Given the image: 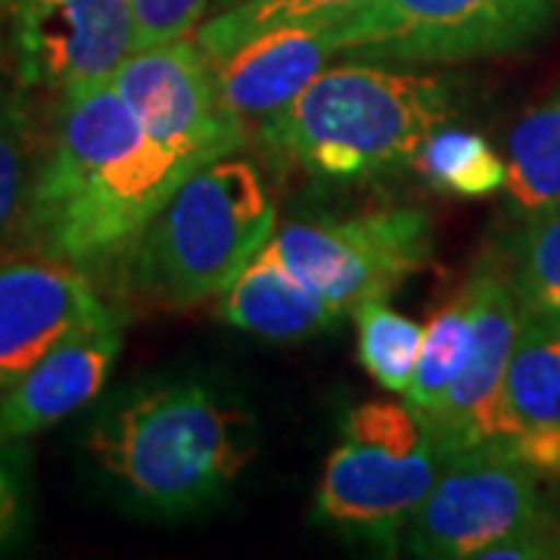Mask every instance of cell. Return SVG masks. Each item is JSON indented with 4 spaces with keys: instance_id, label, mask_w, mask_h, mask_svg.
<instances>
[{
    "instance_id": "6da1fadb",
    "label": "cell",
    "mask_w": 560,
    "mask_h": 560,
    "mask_svg": "<svg viewBox=\"0 0 560 560\" xmlns=\"http://www.w3.org/2000/svg\"><path fill=\"white\" fill-rule=\"evenodd\" d=\"M62 101L57 143L40 165L25 228L47 256L84 265L138 241L190 175L150 140L113 81Z\"/></svg>"
},
{
    "instance_id": "7a4b0ae2",
    "label": "cell",
    "mask_w": 560,
    "mask_h": 560,
    "mask_svg": "<svg viewBox=\"0 0 560 560\" xmlns=\"http://www.w3.org/2000/svg\"><path fill=\"white\" fill-rule=\"evenodd\" d=\"M452 116L445 81L346 62L324 69L296 101L259 121V138L315 178L361 180L408 165Z\"/></svg>"
},
{
    "instance_id": "3957f363",
    "label": "cell",
    "mask_w": 560,
    "mask_h": 560,
    "mask_svg": "<svg viewBox=\"0 0 560 560\" xmlns=\"http://www.w3.org/2000/svg\"><path fill=\"white\" fill-rule=\"evenodd\" d=\"M246 423L202 383H165L119 405L91 436L101 467L153 514H197L249 460Z\"/></svg>"
},
{
    "instance_id": "277c9868",
    "label": "cell",
    "mask_w": 560,
    "mask_h": 560,
    "mask_svg": "<svg viewBox=\"0 0 560 560\" xmlns=\"http://www.w3.org/2000/svg\"><path fill=\"white\" fill-rule=\"evenodd\" d=\"M278 231L259 168L231 153L197 168L135 241L131 278L162 308L219 300Z\"/></svg>"
},
{
    "instance_id": "5b68a950",
    "label": "cell",
    "mask_w": 560,
    "mask_h": 560,
    "mask_svg": "<svg viewBox=\"0 0 560 560\" xmlns=\"http://www.w3.org/2000/svg\"><path fill=\"white\" fill-rule=\"evenodd\" d=\"M448 452L408 401H368L349 411L315 495V517L355 539L396 545Z\"/></svg>"
},
{
    "instance_id": "8992f818",
    "label": "cell",
    "mask_w": 560,
    "mask_h": 560,
    "mask_svg": "<svg viewBox=\"0 0 560 560\" xmlns=\"http://www.w3.org/2000/svg\"><path fill=\"white\" fill-rule=\"evenodd\" d=\"M555 0H361L324 25L337 54L399 62H470L533 47Z\"/></svg>"
},
{
    "instance_id": "52a82bcc",
    "label": "cell",
    "mask_w": 560,
    "mask_h": 560,
    "mask_svg": "<svg viewBox=\"0 0 560 560\" xmlns=\"http://www.w3.org/2000/svg\"><path fill=\"white\" fill-rule=\"evenodd\" d=\"M275 259L340 315L386 300L433 256V224L420 209H377L349 219L290 221L268 243Z\"/></svg>"
},
{
    "instance_id": "ba28073f",
    "label": "cell",
    "mask_w": 560,
    "mask_h": 560,
    "mask_svg": "<svg viewBox=\"0 0 560 560\" xmlns=\"http://www.w3.org/2000/svg\"><path fill=\"white\" fill-rule=\"evenodd\" d=\"M539 474L489 448L448 455L401 545L415 558H480L492 541L548 517Z\"/></svg>"
},
{
    "instance_id": "9c48e42d",
    "label": "cell",
    "mask_w": 560,
    "mask_h": 560,
    "mask_svg": "<svg viewBox=\"0 0 560 560\" xmlns=\"http://www.w3.org/2000/svg\"><path fill=\"white\" fill-rule=\"evenodd\" d=\"M113 84L131 103L150 140L187 175L234 153L246 140V128L219 103L212 66L194 35L135 50Z\"/></svg>"
},
{
    "instance_id": "30bf717a",
    "label": "cell",
    "mask_w": 560,
    "mask_h": 560,
    "mask_svg": "<svg viewBox=\"0 0 560 560\" xmlns=\"http://www.w3.org/2000/svg\"><path fill=\"white\" fill-rule=\"evenodd\" d=\"M470 312V346L464 368L442 401L423 415L448 455L501 445V389L514 342L521 337L523 308L499 265H482L464 283Z\"/></svg>"
},
{
    "instance_id": "8fae6325",
    "label": "cell",
    "mask_w": 560,
    "mask_h": 560,
    "mask_svg": "<svg viewBox=\"0 0 560 560\" xmlns=\"http://www.w3.org/2000/svg\"><path fill=\"white\" fill-rule=\"evenodd\" d=\"M20 75L62 97L113 81L135 54L131 0H20Z\"/></svg>"
},
{
    "instance_id": "7c38bea8",
    "label": "cell",
    "mask_w": 560,
    "mask_h": 560,
    "mask_svg": "<svg viewBox=\"0 0 560 560\" xmlns=\"http://www.w3.org/2000/svg\"><path fill=\"white\" fill-rule=\"evenodd\" d=\"M79 265L57 256H0V389L72 330L109 318Z\"/></svg>"
},
{
    "instance_id": "4fadbf2b",
    "label": "cell",
    "mask_w": 560,
    "mask_h": 560,
    "mask_svg": "<svg viewBox=\"0 0 560 560\" xmlns=\"http://www.w3.org/2000/svg\"><path fill=\"white\" fill-rule=\"evenodd\" d=\"M121 352L116 315L72 330L50 346L20 381L0 389V440L20 442L97 399Z\"/></svg>"
},
{
    "instance_id": "5bb4252c",
    "label": "cell",
    "mask_w": 560,
    "mask_h": 560,
    "mask_svg": "<svg viewBox=\"0 0 560 560\" xmlns=\"http://www.w3.org/2000/svg\"><path fill=\"white\" fill-rule=\"evenodd\" d=\"M499 452L560 477V320L523 318L501 389Z\"/></svg>"
},
{
    "instance_id": "9a60e30c",
    "label": "cell",
    "mask_w": 560,
    "mask_h": 560,
    "mask_svg": "<svg viewBox=\"0 0 560 560\" xmlns=\"http://www.w3.org/2000/svg\"><path fill=\"white\" fill-rule=\"evenodd\" d=\"M337 57L324 25L318 28H278L246 40L231 57L212 66L215 94L228 116L241 121H265L296 101L302 91Z\"/></svg>"
},
{
    "instance_id": "2e32d148",
    "label": "cell",
    "mask_w": 560,
    "mask_h": 560,
    "mask_svg": "<svg viewBox=\"0 0 560 560\" xmlns=\"http://www.w3.org/2000/svg\"><path fill=\"white\" fill-rule=\"evenodd\" d=\"M219 315L231 327L265 340H302L334 327L340 312L293 278L265 246L219 296Z\"/></svg>"
},
{
    "instance_id": "e0dca14e",
    "label": "cell",
    "mask_w": 560,
    "mask_h": 560,
    "mask_svg": "<svg viewBox=\"0 0 560 560\" xmlns=\"http://www.w3.org/2000/svg\"><path fill=\"white\" fill-rule=\"evenodd\" d=\"M508 202L533 219L560 202V81L526 109L508 138Z\"/></svg>"
},
{
    "instance_id": "ac0fdd59",
    "label": "cell",
    "mask_w": 560,
    "mask_h": 560,
    "mask_svg": "<svg viewBox=\"0 0 560 560\" xmlns=\"http://www.w3.org/2000/svg\"><path fill=\"white\" fill-rule=\"evenodd\" d=\"M361 0H237L212 13L197 28V44L209 66L231 57L246 40L278 28H318L355 10Z\"/></svg>"
},
{
    "instance_id": "d6986e66",
    "label": "cell",
    "mask_w": 560,
    "mask_h": 560,
    "mask_svg": "<svg viewBox=\"0 0 560 560\" xmlns=\"http://www.w3.org/2000/svg\"><path fill=\"white\" fill-rule=\"evenodd\" d=\"M411 165H418L420 175L433 187L460 200L495 197L508 180V160L489 147V140L452 125H442L423 140Z\"/></svg>"
},
{
    "instance_id": "ffe728a7",
    "label": "cell",
    "mask_w": 560,
    "mask_h": 560,
    "mask_svg": "<svg viewBox=\"0 0 560 560\" xmlns=\"http://www.w3.org/2000/svg\"><path fill=\"white\" fill-rule=\"evenodd\" d=\"M523 221L504 275L526 318L560 320V202Z\"/></svg>"
},
{
    "instance_id": "44dd1931",
    "label": "cell",
    "mask_w": 560,
    "mask_h": 560,
    "mask_svg": "<svg viewBox=\"0 0 560 560\" xmlns=\"http://www.w3.org/2000/svg\"><path fill=\"white\" fill-rule=\"evenodd\" d=\"M352 315L359 324V359L364 371L386 393L405 396L418 368L423 324L389 308L386 300L361 302Z\"/></svg>"
},
{
    "instance_id": "7402d4cb",
    "label": "cell",
    "mask_w": 560,
    "mask_h": 560,
    "mask_svg": "<svg viewBox=\"0 0 560 560\" xmlns=\"http://www.w3.org/2000/svg\"><path fill=\"white\" fill-rule=\"evenodd\" d=\"M467 346H470V312H467V296L460 290L455 300L442 305L440 312H433L423 324L418 368L405 393V401L420 418L430 415L455 383L467 359Z\"/></svg>"
},
{
    "instance_id": "603a6c76",
    "label": "cell",
    "mask_w": 560,
    "mask_h": 560,
    "mask_svg": "<svg viewBox=\"0 0 560 560\" xmlns=\"http://www.w3.org/2000/svg\"><path fill=\"white\" fill-rule=\"evenodd\" d=\"M38 172L25 125L20 116L0 109V249L20 231V224H25Z\"/></svg>"
},
{
    "instance_id": "cb8c5ba5",
    "label": "cell",
    "mask_w": 560,
    "mask_h": 560,
    "mask_svg": "<svg viewBox=\"0 0 560 560\" xmlns=\"http://www.w3.org/2000/svg\"><path fill=\"white\" fill-rule=\"evenodd\" d=\"M215 0H131L135 13V50L160 47L168 40L190 38Z\"/></svg>"
},
{
    "instance_id": "d4e9b609",
    "label": "cell",
    "mask_w": 560,
    "mask_h": 560,
    "mask_svg": "<svg viewBox=\"0 0 560 560\" xmlns=\"http://www.w3.org/2000/svg\"><path fill=\"white\" fill-rule=\"evenodd\" d=\"M13 442L0 440V548L20 533L25 517V489L16 455L10 452Z\"/></svg>"
},
{
    "instance_id": "484cf974",
    "label": "cell",
    "mask_w": 560,
    "mask_h": 560,
    "mask_svg": "<svg viewBox=\"0 0 560 560\" xmlns=\"http://www.w3.org/2000/svg\"><path fill=\"white\" fill-rule=\"evenodd\" d=\"M231 3H237V0H215V7H221V10H224V7H231ZM215 13H219V10H215Z\"/></svg>"
}]
</instances>
